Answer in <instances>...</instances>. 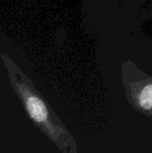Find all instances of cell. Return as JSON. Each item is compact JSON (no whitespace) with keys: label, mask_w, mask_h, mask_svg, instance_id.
Masks as SVG:
<instances>
[{"label":"cell","mask_w":152,"mask_h":153,"mask_svg":"<svg viewBox=\"0 0 152 153\" xmlns=\"http://www.w3.org/2000/svg\"><path fill=\"white\" fill-rule=\"evenodd\" d=\"M122 74L129 104L138 113L152 117V75L131 60L123 64Z\"/></svg>","instance_id":"6da1fadb"},{"label":"cell","mask_w":152,"mask_h":153,"mask_svg":"<svg viewBox=\"0 0 152 153\" xmlns=\"http://www.w3.org/2000/svg\"><path fill=\"white\" fill-rule=\"evenodd\" d=\"M25 107L30 117L39 124H45L47 121V109L44 102L33 94L26 95Z\"/></svg>","instance_id":"7a4b0ae2"}]
</instances>
